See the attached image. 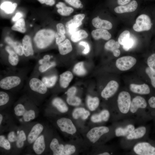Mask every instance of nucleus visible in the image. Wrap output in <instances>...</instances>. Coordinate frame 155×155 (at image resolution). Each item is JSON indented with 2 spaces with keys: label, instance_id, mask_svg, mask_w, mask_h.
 Returning <instances> with one entry per match:
<instances>
[{
  "label": "nucleus",
  "instance_id": "4c0bfd02",
  "mask_svg": "<svg viewBox=\"0 0 155 155\" xmlns=\"http://www.w3.org/2000/svg\"><path fill=\"white\" fill-rule=\"evenodd\" d=\"M26 134L23 130L21 131L17 136L16 142V145L18 148H22L24 145V141L26 140Z\"/></svg>",
  "mask_w": 155,
  "mask_h": 155
},
{
  "label": "nucleus",
  "instance_id": "4be33fe9",
  "mask_svg": "<svg viewBox=\"0 0 155 155\" xmlns=\"http://www.w3.org/2000/svg\"><path fill=\"white\" fill-rule=\"evenodd\" d=\"M109 111L107 110H104L100 113L92 115L91 117V121L94 123H99L102 121H107L110 117Z\"/></svg>",
  "mask_w": 155,
  "mask_h": 155
},
{
  "label": "nucleus",
  "instance_id": "2eb2a0df",
  "mask_svg": "<svg viewBox=\"0 0 155 155\" xmlns=\"http://www.w3.org/2000/svg\"><path fill=\"white\" fill-rule=\"evenodd\" d=\"M22 49L23 53L25 56L33 55L34 51L31 39L28 35H25L22 39Z\"/></svg>",
  "mask_w": 155,
  "mask_h": 155
},
{
  "label": "nucleus",
  "instance_id": "c756f323",
  "mask_svg": "<svg viewBox=\"0 0 155 155\" xmlns=\"http://www.w3.org/2000/svg\"><path fill=\"white\" fill-rule=\"evenodd\" d=\"M6 51L9 54L8 61L12 66L17 65L19 62V58L17 53L9 46L5 47Z\"/></svg>",
  "mask_w": 155,
  "mask_h": 155
},
{
  "label": "nucleus",
  "instance_id": "b1692460",
  "mask_svg": "<svg viewBox=\"0 0 155 155\" xmlns=\"http://www.w3.org/2000/svg\"><path fill=\"white\" fill-rule=\"evenodd\" d=\"M64 146L60 144L56 138L53 139L50 144V147L54 155H62Z\"/></svg>",
  "mask_w": 155,
  "mask_h": 155
},
{
  "label": "nucleus",
  "instance_id": "6ab92c4d",
  "mask_svg": "<svg viewBox=\"0 0 155 155\" xmlns=\"http://www.w3.org/2000/svg\"><path fill=\"white\" fill-rule=\"evenodd\" d=\"M92 37L95 40L102 38L106 40L109 39L111 37V34L106 29H97L93 30L91 32Z\"/></svg>",
  "mask_w": 155,
  "mask_h": 155
},
{
  "label": "nucleus",
  "instance_id": "6e6d98bb",
  "mask_svg": "<svg viewBox=\"0 0 155 155\" xmlns=\"http://www.w3.org/2000/svg\"><path fill=\"white\" fill-rule=\"evenodd\" d=\"M77 89L74 87L69 88L67 91L66 93L67 96H74L76 92Z\"/></svg>",
  "mask_w": 155,
  "mask_h": 155
},
{
  "label": "nucleus",
  "instance_id": "a211bd4d",
  "mask_svg": "<svg viewBox=\"0 0 155 155\" xmlns=\"http://www.w3.org/2000/svg\"><path fill=\"white\" fill-rule=\"evenodd\" d=\"M45 148L44 137L42 135L38 137L34 142L33 148L36 154L40 155L44 151Z\"/></svg>",
  "mask_w": 155,
  "mask_h": 155
},
{
  "label": "nucleus",
  "instance_id": "bf43d9fd",
  "mask_svg": "<svg viewBox=\"0 0 155 155\" xmlns=\"http://www.w3.org/2000/svg\"><path fill=\"white\" fill-rule=\"evenodd\" d=\"M41 4L45 3L50 6L53 5L55 3L54 0H37Z\"/></svg>",
  "mask_w": 155,
  "mask_h": 155
},
{
  "label": "nucleus",
  "instance_id": "7c9ffc66",
  "mask_svg": "<svg viewBox=\"0 0 155 155\" xmlns=\"http://www.w3.org/2000/svg\"><path fill=\"white\" fill-rule=\"evenodd\" d=\"M6 42L13 48L15 52L19 55L22 56L23 54L22 45L18 41H14L10 37L6 38Z\"/></svg>",
  "mask_w": 155,
  "mask_h": 155
},
{
  "label": "nucleus",
  "instance_id": "a878e982",
  "mask_svg": "<svg viewBox=\"0 0 155 155\" xmlns=\"http://www.w3.org/2000/svg\"><path fill=\"white\" fill-rule=\"evenodd\" d=\"M89 111L83 108L80 107L75 108L73 111L72 116L75 119L81 117L83 120L86 119L90 115Z\"/></svg>",
  "mask_w": 155,
  "mask_h": 155
},
{
  "label": "nucleus",
  "instance_id": "09e8293b",
  "mask_svg": "<svg viewBox=\"0 0 155 155\" xmlns=\"http://www.w3.org/2000/svg\"><path fill=\"white\" fill-rule=\"evenodd\" d=\"M134 43V40L130 37L123 45V48L125 51H127L133 46Z\"/></svg>",
  "mask_w": 155,
  "mask_h": 155
},
{
  "label": "nucleus",
  "instance_id": "dca6fc26",
  "mask_svg": "<svg viewBox=\"0 0 155 155\" xmlns=\"http://www.w3.org/2000/svg\"><path fill=\"white\" fill-rule=\"evenodd\" d=\"M85 15L84 14H79L74 16L73 19L67 22L66 26L67 28H76L81 26L82 21L84 18Z\"/></svg>",
  "mask_w": 155,
  "mask_h": 155
},
{
  "label": "nucleus",
  "instance_id": "a18cd8bd",
  "mask_svg": "<svg viewBox=\"0 0 155 155\" xmlns=\"http://www.w3.org/2000/svg\"><path fill=\"white\" fill-rule=\"evenodd\" d=\"M147 63L150 69L155 73V53L152 54L148 58Z\"/></svg>",
  "mask_w": 155,
  "mask_h": 155
},
{
  "label": "nucleus",
  "instance_id": "9d476101",
  "mask_svg": "<svg viewBox=\"0 0 155 155\" xmlns=\"http://www.w3.org/2000/svg\"><path fill=\"white\" fill-rule=\"evenodd\" d=\"M147 104L145 99L140 96H137L131 101L129 111L132 113L136 112L139 109L146 108Z\"/></svg>",
  "mask_w": 155,
  "mask_h": 155
},
{
  "label": "nucleus",
  "instance_id": "338daca9",
  "mask_svg": "<svg viewBox=\"0 0 155 155\" xmlns=\"http://www.w3.org/2000/svg\"><path fill=\"white\" fill-rule=\"evenodd\" d=\"M83 7V5L82 4H81L80 6V8H82Z\"/></svg>",
  "mask_w": 155,
  "mask_h": 155
},
{
  "label": "nucleus",
  "instance_id": "0eeeda50",
  "mask_svg": "<svg viewBox=\"0 0 155 155\" xmlns=\"http://www.w3.org/2000/svg\"><path fill=\"white\" fill-rule=\"evenodd\" d=\"M57 123L61 130L63 132L72 135L76 131L75 126L70 119L62 118L57 121Z\"/></svg>",
  "mask_w": 155,
  "mask_h": 155
},
{
  "label": "nucleus",
  "instance_id": "e433bc0d",
  "mask_svg": "<svg viewBox=\"0 0 155 155\" xmlns=\"http://www.w3.org/2000/svg\"><path fill=\"white\" fill-rule=\"evenodd\" d=\"M73 71L78 75H82L86 73V71L84 66L83 62H81L76 64L73 69Z\"/></svg>",
  "mask_w": 155,
  "mask_h": 155
},
{
  "label": "nucleus",
  "instance_id": "79ce46f5",
  "mask_svg": "<svg viewBox=\"0 0 155 155\" xmlns=\"http://www.w3.org/2000/svg\"><path fill=\"white\" fill-rule=\"evenodd\" d=\"M75 147L70 144H66L64 146L62 155H70L73 154L75 151Z\"/></svg>",
  "mask_w": 155,
  "mask_h": 155
},
{
  "label": "nucleus",
  "instance_id": "20e7f679",
  "mask_svg": "<svg viewBox=\"0 0 155 155\" xmlns=\"http://www.w3.org/2000/svg\"><path fill=\"white\" fill-rule=\"evenodd\" d=\"M136 59L131 56H125L120 57L116 62V65L121 71H125L131 68L136 64Z\"/></svg>",
  "mask_w": 155,
  "mask_h": 155
},
{
  "label": "nucleus",
  "instance_id": "603ef678",
  "mask_svg": "<svg viewBox=\"0 0 155 155\" xmlns=\"http://www.w3.org/2000/svg\"><path fill=\"white\" fill-rule=\"evenodd\" d=\"M67 3L76 8L80 7L81 2L80 0H65Z\"/></svg>",
  "mask_w": 155,
  "mask_h": 155
},
{
  "label": "nucleus",
  "instance_id": "0e129e2a",
  "mask_svg": "<svg viewBox=\"0 0 155 155\" xmlns=\"http://www.w3.org/2000/svg\"><path fill=\"white\" fill-rule=\"evenodd\" d=\"M99 155H110V153L108 152H104L103 153L100 154H98Z\"/></svg>",
  "mask_w": 155,
  "mask_h": 155
},
{
  "label": "nucleus",
  "instance_id": "4468645a",
  "mask_svg": "<svg viewBox=\"0 0 155 155\" xmlns=\"http://www.w3.org/2000/svg\"><path fill=\"white\" fill-rule=\"evenodd\" d=\"M129 89L132 92L140 94H148L150 92L149 86L146 84H131L129 85Z\"/></svg>",
  "mask_w": 155,
  "mask_h": 155
},
{
  "label": "nucleus",
  "instance_id": "5fc2aeb1",
  "mask_svg": "<svg viewBox=\"0 0 155 155\" xmlns=\"http://www.w3.org/2000/svg\"><path fill=\"white\" fill-rule=\"evenodd\" d=\"M79 44L84 46L85 48L82 52L83 54H86L89 52L90 50V47L88 44L87 42L85 41H81Z\"/></svg>",
  "mask_w": 155,
  "mask_h": 155
},
{
  "label": "nucleus",
  "instance_id": "f3484780",
  "mask_svg": "<svg viewBox=\"0 0 155 155\" xmlns=\"http://www.w3.org/2000/svg\"><path fill=\"white\" fill-rule=\"evenodd\" d=\"M120 46L118 41H115L114 40L111 39L105 43L104 48L107 50L112 51L114 56L118 57L120 54V51L119 49Z\"/></svg>",
  "mask_w": 155,
  "mask_h": 155
},
{
  "label": "nucleus",
  "instance_id": "3c124183",
  "mask_svg": "<svg viewBox=\"0 0 155 155\" xmlns=\"http://www.w3.org/2000/svg\"><path fill=\"white\" fill-rule=\"evenodd\" d=\"M0 146L6 150H9L11 148L10 144L8 140L5 139L0 141Z\"/></svg>",
  "mask_w": 155,
  "mask_h": 155
},
{
  "label": "nucleus",
  "instance_id": "1a4fd4ad",
  "mask_svg": "<svg viewBox=\"0 0 155 155\" xmlns=\"http://www.w3.org/2000/svg\"><path fill=\"white\" fill-rule=\"evenodd\" d=\"M119 87L118 83L115 80H111L107 84L101 92V96L103 98H109L113 96Z\"/></svg>",
  "mask_w": 155,
  "mask_h": 155
},
{
  "label": "nucleus",
  "instance_id": "5701e85b",
  "mask_svg": "<svg viewBox=\"0 0 155 155\" xmlns=\"http://www.w3.org/2000/svg\"><path fill=\"white\" fill-rule=\"evenodd\" d=\"M73 78V75L69 71H66L62 73L60 76L59 82L61 86L63 88H66Z\"/></svg>",
  "mask_w": 155,
  "mask_h": 155
},
{
  "label": "nucleus",
  "instance_id": "c03bdc74",
  "mask_svg": "<svg viewBox=\"0 0 155 155\" xmlns=\"http://www.w3.org/2000/svg\"><path fill=\"white\" fill-rule=\"evenodd\" d=\"M26 111L24 106L20 104H18L14 108L15 114L18 116H23Z\"/></svg>",
  "mask_w": 155,
  "mask_h": 155
},
{
  "label": "nucleus",
  "instance_id": "f8f14e48",
  "mask_svg": "<svg viewBox=\"0 0 155 155\" xmlns=\"http://www.w3.org/2000/svg\"><path fill=\"white\" fill-rule=\"evenodd\" d=\"M137 5V1L133 0L127 4L115 7L114 10L116 13H119L132 12L136 9Z\"/></svg>",
  "mask_w": 155,
  "mask_h": 155
},
{
  "label": "nucleus",
  "instance_id": "69168bd1",
  "mask_svg": "<svg viewBox=\"0 0 155 155\" xmlns=\"http://www.w3.org/2000/svg\"><path fill=\"white\" fill-rule=\"evenodd\" d=\"M3 119V117L2 115L1 114H0V125H1L2 123Z\"/></svg>",
  "mask_w": 155,
  "mask_h": 155
},
{
  "label": "nucleus",
  "instance_id": "39448f33",
  "mask_svg": "<svg viewBox=\"0 0 155 155\" xmlns=\"http://www.w3.org/2000/svg\"><path fill=\"white\" fill-rule=\"evenodd\" d=\"M134 152L139 155H155V147L147 142H141L134 147Z\"/></svg>",
  "mask_w": 155,
  "mask_h": 155
},
{
  "label": "nucleus",
  "instance_id": "7ed1b4c3",
  "mask_svg": "<svg viewBox=\"0 0 155 155\" xmlns=\"http://www.w3.org/2000/svg\"><path fill=\"white\" fill-rule=\"evenodd\" d=\"M151 19L148 15L142 14L138 16L133 26V30L137 32L149 30L151 28Z\"/></svg>",
  "mask_w": 155,
  "mask_h": 155
},
{
  "label": "nucleus",
  "instance_id": "c85d7f7f",
  "mask_svg": "<svg viewBox=\"0 0 155 155\" xmlns=\"http://www.w3.org/2000/svg\"><path fill=\"white\" fill-rule=\"evenodd\" d=\"M56 7L58 8L57 12L63 16H68L73 12V9L71 7H67L62 2H59L56 4Z\"/></svg>",
  "mask_w": 155,
  "mask_h": 155
},
{
  "label": "nucleus",
  "instance_id": "f257e3e1",
  "mask_svg": "<svg viewBox=\"0 0 155 155\" xmlns=\"http://www.w3.org/2000/svg\"><path fill=\"white\" fill-rule=\"evenodd\" d=\"M55 33L51 29H42L39 31L36 34L34 41L37 47L41 49L49 46L55 38Z\"/></svg>",
  "mask_w": 155,
  "mask_h": 155
},
{
  "label": "nucleus",
  "instance_id": "393cba45",
  "mask_svg": "<svg viewBox=\"0 0 155 155\" xmlns=\"http://www.w3.org/2000/svg\"><path fill=\"white\" fill-rule=\"evenodd\" d=\"M58 45L59 51L61 55H66L72 50V48L71 43L68 39H65Z\"/></svg>",
  "mask_w": 155,
  "mask_h": 155
},
{
  "label": "nucleus",
  "instance_id": "de8ad7c7",
  "mask_svg": "<svg viewBox=\"0 0 155 155\" xmlns=\"http://www.w3.org/2000/svg\"><path fill=\"white\" fill-rule=\"evenodd\" d=\"M9 100L8 95L6 92H0V106H2L7 104Z\"/></svg>",
  "mask_w": 155,
  "mask_h": 155
},
{
  "label": "nucleus",
  "instance_id": "6e6552de",
  "mask_svg": "<svg viewBox=\"0 0 155 155\" xmlns=\"http://www.w3.org/2000/svg\"><path fill=\"white\" fill-rule=\"evenodd\" d=\"M21 82L20 78L18 76H7L1 80L0 87L3 89L9 90L18 86Z\"/></svg>",
  "mask_w": 155,
  "mask_h": 155
},
{
  "label": "nucleus",
  "instance_id": "4d7b16f0",
  "mask_svg": "<svg viewBox=\"0 0 155 155\" xmlns=\"http://www.w3.org/2000/svg\"><path fill=\"white\" fill-rule=\"evenodd\" d=\"M56 27L57 31L62 34H65V33L64 25L62 23H59L57 24Z\"/></svg>",
  "mask_w": 155,
  "mask_h": 155
},
{
  "label": "nucleus",
  "instance_id": "a19ab883",
  "mask_svg": "<svg viewBox=\"0 0 155 155\" xmlns=\"http://www.w3.org/2000/svg\"><path fill=\"white\" fill-rule=\"evenodd\" d=\"M23 117L25 121H29L30 120L34 119L35 118V112L32 110H26L23 115Z\"/></svg>",
  "mask_w": 155,
  "mask_h": 155
},
{
  "label": "nucleus",
  "instance_id": "c9c22d12",
  "mask_svg": "<svg viewBox=\"0 0 155 155\" xmlns=\"http://www.w3.org/2000/svg\"><path fill=\"white\" fill-rule=\"evenodd\" d=\"M57 78V77L55 75L49 77H45L42 78V81L47 88H50L55 85Z\"/></svg>",
  "mask_w": 155,
  "mask_h": 155
},
{
  "label": "nucleus",
  "instance_id": "864d4df0",
  "mask_svg": "<svg viewBox=\"0 0 155 155\" xmlns=\"http://www.w3.org/2000/svg\"><path fill=\"white\" fill-rule=\"evenodd\" d=\"M7 138L8 140L10 142H14L16 141L17 136L16 135L14 131H12L8 134Z\"/></svg>",
  "mask_w": 155,
  "mask_h": 155
},
{
  "label": "nucleus",
  "instance_id": "58836bf2",
  "mask_svg": "<svg viewBox=\"0 0 155 155\" xmlns=\"http://www.w3.org/2000/svg\"><path fill=\"white\" fill-rule=\"evenodd\" d=\"M66 101L69 105L73 106H78L80 105L81 102V100L79 98L74 96H67Z\"/></svg>",
  "mask_w": 155,
  "mask_h": 155
},
{
  "label": "nucleus",
  "instance_id": "49530a36",
  "mask_svg": "<svg viewBox=\"0 0 155 155\" xmlns=\"http://www.w3.org/2000/svg\"><path fill=\"white\" fill-rule=\"evenodd\" d=\"M145 71L150 79L152 86L155 88V73L149 67L146 68Z\"/></svg>",
  "mask_w": 155,
  "mask_h": 155
},
{
  "label": "nucleus",
  "instance_id": "bb28decb",
  "mask_svg": "<svg viewBox=\"0 0 155 155\" xmlns=\"http://www.w3.org/2000/svg\"><path fill=\"white\" fill-rule=\"evenodd\" d=\"M135 129L134 126L129 124L124 127H119L115 130V134L117 137L127 136Z\"/></svg>",
  "mask_w": 155,
  "mask_h": 155
},
{
  "label": "nucleus",
  "instance_id": "e2e57ef3",
  "mask_svg": "<svg viewBox=\"0 0 155 155\" xmlns=\"http://www.w3.org/2000/svg\"><path fill=\"white\" fill-rule=\"evenodd\" d=\"M131 0H117V3L119 5H122L129 3Z\"/></svg>",
  "mask_w": 155,
  "mask_h": 155
},
{
  "label": "nucleus",
  "instance_id": "cd10ccee",
  "mask_svg": "<svg viewBox=\"0 0 155 155\" xmlns=\"http://www.w3.org/2000/svg\"><path fill=\"white\" fill-rule=\"evenodd\" d=\"M54 106L61 113H65L67 111L68 108L65 103L61 98H54L52 101Z\"/></svg>",
  "mask_w": 155,
  "mask_h": 155
},
{
  "label": "nucleus",
  "instance_id": "412c9836",
  "mask_svg": "<svg viewBox=\"0 0 155 155\" xmlns=\"http://www.w3.org/2000/svg\"><path fill=\"white\" fill-rule=\"evenodd\" d=\"M146 132V128L144 126L135 129L130 134L126 136L128 140L137 139L143 137Z\"/></svg>",
  "mask_w": 155,
  "mask_h": 155
},
{
  "label": "nucleus",
  "instance_id": "8fccbe9b",
  "mask_svg": "<svg viewBox=\"0 0 155 155\" xmlns=\"http://www.w3.org/2000/svg\"><path fill=\"white\" fill-rule=\"evenodd\" d=\"M55 38L56 39V43L57 44H58L65 39V36L64 34L57 31L55 34Z\"/></svg>",
  "mask_w": 155,
  "mask_h": 155
},
{
  "label": "nucleus",
  "instance_id": "aec40b11",
  "mask_svg": "<svg viewBox=\"0 0 155 155\" xmlns=\"http://www.w3.org/2000/svg\"><path fill=\"white\" fill-rule=\"evenodd\" d=\"M92 24L95 27L100 29L110 30L112 27V24L110 22L102 20L99 17L94 18L92 20Z\"/></svg>",
  "mask_w": 155,
  "mask_h": 155
},
{
  "label": "nucleus",
  "instance_id": "473e14b6",
  "mask_svg": "<svg viewBox=\"0 0 155 155\" xmlns=\"http://www.w3.org/2000/svg\"><path fill=\"white\" fill-rule=\"evenodd\" d=\"M88 34L83 30H80L73 34L71 36V40L73 42H76L80 40L87 38Z\"/></svg>",
  "mask_w": 155,
  "mask_h": 155
},
{
  "label": "nucleus",
  "instance_id": "680f3d73",
  "mask_svg": "<svg viewBox=\"0 0 155 155\" xmlns=\"http://www.w3.org/2000/svg\"><path fill=\"white\" fill-rule=\"evenodd\" d=\"M22 16L23 15L20 12L17 13L13 18L12 20L13 21H17L20 19Z\"/></svg>",
  "mask_w": 155,
  "mask_h": 155
},
{
  "label": "nucleus",
  "instance_id": "ddd939ff",
  "mask_svg": "<svg viewBox=\"0 0 155 155\" xmlns=\"http://www.w3.org/2000/svg\"><path fill=\"white\" fill-rule=\"evenodd\" d=\"M43 129V125L40 123H37L34 125L28 135L27 140L28 142L30 144L34 142Z\"/></svg>",
  "mask_w": 155,
  "mask_h": 155
},
{
  "label": "nucleus",
  "instance_id": "72a5a7b5",
  "mask_svg": "<svg viewBox=\"0 0 155 155\" xmlns=\"http://www.w3.org/2000/svg\"><path fill=\"white\" fill-rule=\"evenodd\" d=\"M100 101L97 97L92 98L88 96L87 99V104L89 109L91 111H94L98 106Z\"/></svg>",
  "mask_w": 155,
  "mask_h": 155
},
{
  "label": "nucleus",
  "instance_id": "f03ea898",
  "mask_svg": "<svg viewBox=\"0 0 155 155\" xmlns=\"http://www.w3.org/2000/svg\"><path fill=\"white\" fill-rule=\"evenodd\" d=\"M130 94L125 91H122L119 94L117 99L118 107L122 114H126L129 111L131 102Z\"/></svg>",
  "mask_w": 155,
  "mask_h": 155
},
{
  "label": "nucleus",
  "instance_id": "f704fd0d",
  "mask_svg": "<svg viewBox=\"0 0 155 155\" xmlns=\"http://www.w3.org/2000/svg\"><path fill=\"white\" fill-rule=\"evenodd\" d=\"M13 30L17 31L21 33H24L26 31L25 28V22L23 18H20L11 27Z\"/></svg>",
  "mask_w": 155,
  "mask_h": 155
},
{
  "label": "nucleus",
  "instance_id": "13d9d810",
  "mask_svg": "<svg viewBox=\"0 0 155 155\" xmlns=\"http://www.w3.org/2000/svg\"><path fill=\"white\" fill-rule=\"evenodd\" d=\"M50 56L49 55H46L44 56L43 59L40 60L38 62L39 63L42 65L46 62L50 61Z\"/></svg>",
  "mask_w": 155,
  "mask_h": 155
},
{
  "label": "nucleus",
  "instance_id": "ea45409f",
  "mask_svg": "<svg viewBox=\"0 0 155 155\" xmlns=\"http://www.w3.org/2000/svg\"><path fill=\"white\" fill-rule=\"evenodd\" d=\"M130 33L127 30L123 31L119 35L118 39V42L119 44L123 45L125 42L130 37Z\"/></svg>",
  "mask_w": 155,
  "mask_h": 155
},
{
  "label": "nucleus",
  "instance_id": "9b49d317",
  "mask_svg": "<svg viewBox=\"0 0 155 155\" xmlns=\"http://www.w3.org/2000/svg\"><path fill=\"white\" fill-rule=\"evenodd\" d=\"M29 84L32 90L39 93L44 94L47 91V87L42 81L38 78H32L29 82Z\"/></svg>",
  "mask_w": 155,
  "mask_h": 155
},
{
  "label": "nucleus",
  "instance_id": "2f4dec72",
  "mask_svg": "<svg viewBox=\"0 0 155 155\" xmlns=\"http://www.w3.org/2000/svg\"><path fill=\"white\" fill-rule=\"evenodd\" d=\"M17 6L16 3H12L9 1H5L2 3L0 5V8L7 14L11 13L13 12Z\"/></svg>",
  "mask_w": 155,
  "mask_h": 155
},
{
  "label": "nucleus",
  "instance_id": "423d86ee",
  "mask_svg": "<svg viewBox=\"0 0 155 155\" xmlns=\"http://www.w3.org/2000/svg\"><path fill=\"white\" fill-rule=\"evenodd\" d=\"M109 129L107 127L101 126L94 127L87 133L86 137L93 143L96 142L103 135L108 133Z\"/></svg>",
  "mask_w": 155,
  "mask_h": 155
},
{
  "label": "nucleus",
  "instance_id": "37998d69",
  "mask_svg": "<svg viewBox=\"0 0 155 155\" xmlns=\"http://www.w3.org/2000/svg\"><path fill=\"white\" fill-rule=\"evenodd\" d=\"M56 63L55 62L48 61L39 67L38 69L41 72L45 71L50 67L55 65Z\"/></svg>",
  "mask_w": 155,
  "mask_h": 155
},
{
  "label": "nucleus",
  "instance_id": "052dcab7",
  "mask_svg": "<svg viewBox=\"0 0 155 155\" xmlns=\"http://www.w3.org/2000/svg\"><path fill=\"white\" fill-rule=\"evenodd\" d=\"M148 102L150 106L155 108V97L152 96L149 99Z\"/></svg>",
  "mask_w": 155,
  "mask_h": 155
}]
</instances>
